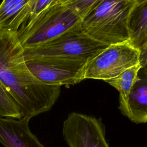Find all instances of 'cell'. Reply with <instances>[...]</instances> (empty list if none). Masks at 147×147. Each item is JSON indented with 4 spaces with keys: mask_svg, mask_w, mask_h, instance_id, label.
Returning a JSON list of instances; mask_svg holds the SVG:
<instances>
[{
    "mask_svg": "<svg viewBox=\"0 0 147 147\" xmlns=\"http://www.w3.org/2000/svg\"><path fill=\"white\" fill-rule=\"evenodd\" d=\"M141 68L140 64L133 66L126 69L117 76L106 81L118 91L119 102H124L127 99L134 84L138 77Z\"/></svg>",
    "mask_w": 147,
    "mask_h": 147,
    "instance_id": "cell-12",
    "label": "cell"
},
{
    "mask_svg": "<svg viewBox=\"0 0 147 147\" xmlns=\"http://www.w3.org/2000/svg\"><path fill=\"white\" fill-rule=\"evenodd\" d=\"M36 0H2L0 30L17 33L29 18Z\"/></svg>",
    "mask_w": 147,
    "mask_h": 147,
    "instance_id": "cell-10",
    "label": "cell"
},
{
    "mask_svg": "<svg viewBox=\"0 0 147 147\" xmlns=\"http://www.w3.org/2000/svg\"><path fill=\"white\" fill-rule=\"evenodd\" d=\"M32 147H45L43 144L41 143V142H40L38 144L34 146H32Z\"/></svg>",
    "mask_w": 147,
    "mask_h": 147,
    "instance_id": "cell-17",
    "label": "cell"
},
{
    "mask_svg": "<svg viewBox=\"0 0 147 147\" xmlns=\"http://www.w3.org/2000/svg\"><path fill=\"white\" fill-rule=\"evenodd\" d=\"M64 139L69 147H109L99 119L72 112L63 125Z\"/></svg>",
    "mask_w": 147,
    "mask_h": 147,
    "instance_id": "cell-7",
    "label": "cell"
},
{
    "mask_svg": "<svg viewBox=\"0 0 147 147\" xmlns=\"http://www.w3.org/2000/svg\"><path fill=\"white\" fill-rule=\"evenodd\" d=\"M107 46L90 37L79 24L44 44L24 49V54L25 60L55 57L86 63Z\"/></svg>",
    "mask_w": 147,
    "mask_h": 147,
    "instance_id": "cell-4",
    "label": "cell"
},
{
    "mask_svg": "<svg viewBox=\"0 0 147 147\" xmlns=\"http://www.w3.org/2000/svg\"><path fill=\"white\" fill-rule=\"evenodd\" d=\"M140 75L127 99L119 102L121 113L136 123L147 122V68Z\"/></svg>",
    "mask_w": 147,
    "mask_h": 147,
    "instance_id": "cell-9",
    "label": "cell"
},
{
    "mask_svg": "<svg viewBox=\"0 0 147 147\" xmlns=\"http://www.w3.org/2000/svg\"><path fill=\"white\" fill-rule=\"evenodd\" d=\"M135 1H136V3H139V2H142V1H145V0H135Z\"/></svg>",
    "mask_w": 147,
    "mask_h": 147,
    "instance_id": "cell-18",
    "label": "cell"
},
{
    "mask_svg": "<svg viewBox=\"0 0 147 147\" xmlns=\"http://www.w3.org/2000/svg\"><path fill=\"white\" fill-rule=\"evenodd\" d=\"M140 64L142 68H147V43L140 50Z\"/></svg>",
    "mask_w": 147,
    "mask_h": 147,
    "instance_id": "cell-15",
    "label": "cell"
},
{
    "mask_svg": "<svg viewBox=\"0 0 147 147\" xmlns=\"http://www.w3.org/2000/svg\"><path fill=\"white\" fill-rule=\"evenodd\" d=\"M33 75L42 83L51 86L72 85L83 80L85 63L55 57L25 60Z\"/></svg>",
    "mask_w": 147,
    "mask_h": 147,
    "instance_id": "cell-6",
    "label": "cell"
},
{
    "mask_svg": "<svg viewBox=\"0 0 147 147\" xmlns=\"http://www.w3.org/2000/svg\"><path fill=\"white\" fill-rule=\"evenodd\" d=\"M0 117L21 118L18 106L0 82Z\"/></svg>",
    "mask_w": 147,
    "mask_h": 147,
    "instance_id": "cell-13",
    "label": "cell"
},
{
    "mask_svg": "<svg viewBox=\"0 0 147 147\" xmlns=\"http://www.w3.org/2000/svg\"><path fill=\"white\" fill-rule=\"evenodd\" d=\"M135 0H105L81 20L83 31L106 45L129 41V21Z\"/></svg>",
    "mask_w": 147,
    "mask_h": 147,
    "instance_id": "cell-2",
    "label": "cell"
},
{
    "mask_svg": "<svg viewBox=\"0 0 147 147\" xmlns=\"http://www.w3.org/2000/svg\"><path fill=\"white\" fill-rule=\"evenodd\" d=\"M129 42L139 51L147 43V0L136 3L129 17Z\"/></svg>",
    "mask_w": 147,
    "mask_h": 147,
    "instance_id": "cell-11",
    "label": "cell"
},
{
    "mask_svg": "<svg viewBox=\"0 0 147 147\" xmlns=\"http://www.w3.org/2000/svg\"><path fill=\"white\" fill-rule=\"evenodd\" d=\"M30 119L0 117V143L4 147H32L41 142L30 130Z\"/></svg>",
    "mask_w": 147,
    "mask_h": 147,
    "instance_id": "cell-8",
    "label": "cell"
},
{
    "mask_svg": "<svg viewBox=\"0 0 147 147\" xmlns=\"http://www.w3.org/2000/svg\"><path fill=\"white\" fill-rule=\"evenodd\" d=\"M81 18L67 5L57 2L27 21L16 33L24 48L44 44L80 24Z\"/></svg>",
    "mask_w": 147,
    "mask_h": 147,
    "instance_id": "cell-3",
    "label": "cell"
},
{
    "mask_svg": "<svg viewBox=\"0 0 147 147\" xmlns=\"http://www.w3.org/2000/svg\"><path fill=\"white\" fill-rule=\"evenodd\" d=\"M105 0H71L64 3L69 6L81 19L91 9Z\"/></svg>",
    "mask_w": 147,
    "mask_h": 147,
    "instance_id": "cell-14",
    "label": "cell"
},
{
    "mask_svg": "<svg viewBox=\"0 0 147 147\" xmlns=\"http://www.w3.org/2000/svg\"><path fill=\"white\" fill-rule=\"evenodd\" d=\"M24 52L16 33L0 30V82L18 106L21 118L32 119L52 109L61 87L36 78L26 65Z\"/></svg>",
    "mask_w": 147,
    "mask_h": 147,
    "instance_id": "cell-1",
    "label": "cell"
},
{
    "mask_svg": "<svg viewBox=\"0 0 147 147\" xmlns=\"http://www.w3.org/2000/svg\"><path fill=\"white\" fill-rule=\"evenodd\" d=\"M140 64V52L129 41L108 45L85 64L83 80L98 79L105 82L126 69Z\"/></svg>",
    "mask_w": 147,
    "mask_h": 147,
    "instance_id": "cell-5",
    "label": "cell"
},
{
    "mask_svg": "<svg viewBox=\"0 0 147 147\" xmlns=\"http://www.w3.org/2000/svg\"><path fill=\"white\" fill-rule=\"evenodd\" d=\"M69 1H71V0H58V2L62 3H65Z\"/></svg>",
    "mask_w": 147,
    "mask_h": 147,
    "instance_id": "cell-16",
    "label": "cell"
}]
</instances>
